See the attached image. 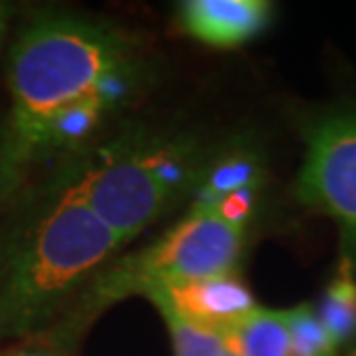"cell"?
Wrapping results in <instances>:
<instances>
[{
	"label": "cell",
	"mask_w": 356,
	"mask_h": 356,
	"mask_svg": "<svg viewBox=\"0 0 356 356\" xmlns=\"http://www.w3.org/2000/svg\"><path fill=\"white\" fill-rule=\"evenodd\" d=\"M284 315L294 356H336L338 347L333 345L331 336L317 319V312L308 303L284 310Z\"/></svg>",
	"instance_id": "13"
},
{
	"label": "cell",
	"mask_w": 356,
	"mask_h": 356,
	"mask_svg": "<svg viewBox=\"0 0 356 356\" xmlns=\"http://www.w3.org/2000/svg\"><path fill=\"white\" fill-rule=\"evenodd\" d=\"M144 296L158 308L162 319H165L167 331L172 336L174 356H229L220 333L192 324L190 319L178 315L162 289H151Z\"/></svg>",
	"instance_id": "11"
},
{
	"label": "cell",
	"mask_w": 356,
	"mask_h": 356,
	"mask_svg": "<svg viewBox=\"0 0 356 356\" xmlns=\"http://www.w3.org/2000/svg\"><path fill=\"white\" fill-rule=\"evenodd\" d=\"M254 199H257V188H245V190L232 192L229 197H225L222 202L216 206V213L222 216L227 222L243 227L245 229L248 218H250L254 211Z\"/></svg>",
	"instance_id": "14"
},
{
	"label": "cell",
	"mask_w": 356,
	"mask_h": 356,
	"mask_svg": "<svg viewBox=\"0 0 356 356\" xmlns=\"http://www.w3.org/2000/svg\"><path fill=\"white\" fill-rule=\"evenodd\" d=\"M296 197L329 216L343 232L345 254L356 259V113H329L305 130Z\"/></svg>",
	"instance_id": "5"
},
{
	"label": "cell",
	"mask_w": 356,
	"mask_h": 356,
	"mask_svg": "<svg viewBox=\"0 0 356 356\" xmlns=\"http://www.w3.org/2000/svg\"><path fill=\"white\" fill-rule=\"evenodd\" d=\"M266 0H185L178 5L183 33L216 49H236L268 26Z\"/></svg>",
	"instance_id": "7"
},
{
	"label": "cell",
	"mask_w": 356,
	"mask_h": 356,
	"mask_svg": "<svg viewBox=\"0 0 356 356\" xmlns=\"http://www.w3.org/2000/svg\"><path fill=\"white\" fill-rule=\"evenodd\" d=\"M222 340L232 356H294L284 310L257 308Z\"/></svg>",
	"instance_id": "8"
},
{
	"label": "cell",
	"mask_w": 356,
	"mask_h": 356,
	"mask_svg": "<svg viewBox=\"0 0 356 356\" xmlns=\"http://www.w3.org/2000/svg\"><path fill=\"white\" fill-rule=\"evenodd\" d=\"M162 291L178 315H183L197 326L216 331L220 336L238 326L259 308L245 282L238 280L234 273L174 284Z\"/></svg>",
	"instance_id": "6"
},
{
	"label": "cell",
	"mask_w": 356,
	"mask_h": 356,
	"mask_svg": "<svg viewBox=\"0 0 356 356\" xmlns=\"http://www.w3.org/2000/svg\"><path fill=\"white\" fill-rule=\"evenodd\" d=\"M118 248L109 227L60 188L0 241V343L42 329Z\"/></svg>",
	"instance_id": "2"
},
{
	"label": "cell",
	"mask_w": 356,
	"mask_h": 356,
	"mask_svg": "<svg viewBox=\"0 0 356 356\" xmlns=\"http://www.w3.org/2000/svg\"><path fill=\"white\" fill-rule=\"evenodd\" d=\"M14 7L10 3H0V47L5 44L7 33H10V21H12Z\"/></svg>",
	"instance_id": "15"
},
{
	"label": "cell",
	"mask_w": 356,
	"mask_h": 356,
	"mask_svg": "<svg viewBox=\"0 0 356 356\" xmlns=\"http://www.w3.org/2000/svg\"><path fill=\"white\" fill-rule=\"evenodd\" d=\"M259 178V160L254 153L234 151L225 155L206 172V176H202L190 211H216V206L232 192L257 188Z\"/></svg>",
	"instance_id": "9"
},
{
	"label": "cell",
	"mask_w": 356,
	"mask_h": 356,
	"mask_svg": "<svg viewBox=\"0 0 356 356\" xmlns=\"http://www.w3.org/2000/svg\"><path fill=\"white\" fill-rule=\"evenodd\" d=\"M132 67L130 42L109 26L70 14L26 26L7 63L10 113L0 130V199L12 195L44 155L49 125L63 109L99 95L111 74Z\"/></svg>",
	"instance_id": "1"
},
{
	"label": "cell",
	"mask_w": 356,
	"mask_h": 356,
	"mask_svg": "<svg viewBox=\"0 0 356 356\" xmlns=\"http://www.w3.org/2000/svg\"><path fill=\"white\" fill-rule=\"evenodd\" d=\"M243 227L227 222L216 211H190L146 250L102 270L79 303V319L74 324L81 326L95 310L125 296L234 273L243 250Z\"/></svg>",
	"instance_id": "4"
},
{
	"label": "cell",
	"mask_w": 356,
	"mask_h": 356,
	"mask_svg": "<svg viewBox=\"0 0 356 356\" xmlns=\"http://www.w3.org/2000/svg\"><path fill=\"white\" fill-rule=\"evenodd\" d=\"M111 106L104 102L102 95H90L83 97L72 106L63 109L58 116L51 120L47 132V146L44 153L49 151H72L79 144H83L92 132L97 130V125L102 123L104 113Z\"/></svg>",
	"instance_id": "12"
},
{
	"label": "cell",
	"mask_w": 356,
	"mask_h": 356,
	"mask_svg": "<svg viewBox=\"0 0 356 356\" xmlns=\"http://www.w3.org/2000/svg\"><path fill=\"white\" fill-rule=\"evenodd\" d=\"M317 319L322 322L333 345L340 347L356 336V275L354 261L347 257L333 273L331 282L326 284L322 298L317 303Z\"/></svg>",
	"instance_id": "10"
},
{
	"label": "cell",
	"mask_w": 356,
	"mask_h": 356,
	"mask_svg": "<svg viewBox=\"0 0 356 356\" xmlns=\"http://www.w3.org/2000/svg\"><path fill=\"white\" fill-rule=\"evenodd\" d=\"M347 356H356V350H352L350 354H347Z\"/></svg>",
	"instance_id": "17"
},
{
	"label": "cell",
	"mask_w": 356,
	"mask_h": 356,
	"mask_svg": "<svg viewBox=\"0 0 356 356\" xmlns=\"http://www.w3.org/2000/svg\"><path fill=\"white\" fill-rule=\"evenodd\" d=\"M202 181V155L188 139L116 144L74 169L63 188L81 199L125 245Z\"/></svg>",
	"instance_id": "3"
},
{
	"label": "cell",
	"mask_w": 356,
	"mask_h": 356,
	"mask_svg": "<svg viewBox=\"0 0 356 356\" xmlns=\"http://www.w3.org/2000/svg\"><path fill=\"white\" fill-rule=\"evenodd\" d=\"M0 356H47V354L31 352V350H12V352H0Z\"/></svg>",
	"instance_id": "16"
}]
</instances>
